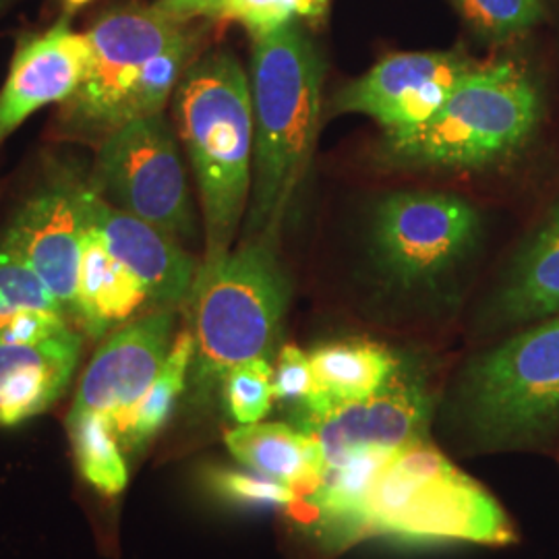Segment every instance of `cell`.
Listing matches in <instances>:
<instances>
[{
  "label": "cell",
  "mask_w": 559,
  "mask_h": 559,
  "mask_svg": "<svg viewBox=\"0 0 559 559\" xmlns=\"http://www.w3.org/2000/svg\"><path fill=\"white\" fill-rule=\"evenodd\" d=\"M253 175L245 240H278L284 214L313 154L323 62L313 40L288 21L253 36Z\"/></svg>",
  "instance_id": "1"
},
{
  "label": "cell",
  "mask_w": 559,
  "mask_h": 559,
  "mask_svg": "<svg viewBox=\"0 0 559 559\" xmlns=\"http://www.w3.org/2000/svg\"><path fill=\"white\" fill-rule=\"evenodd\" d=\"M85 36L87 73L62 102L64 131L85 140L102 141L131 120L164 112L200 52V34L156 4L115 9Z\"/></svg>",
  "instance_id": "2"
},
{
  "label": "cell",
  "mask_w": 559,
  "mask_h": 559,
  "mask_svg": "<svg viewBox=\"0 0 559 559\" xmlns=\"http://www.w3.org/2000/svg\"><path fill=\"white\" fill-rule=\"evenodd\" d=\"M179 135L200 187L203 263L224 258L245 221L253 175L251 83L230 50L195 60L175 90Z\"/></svg>",
  "instance_id": "3"
},
{
  "label": "cell",
  "mask_w": 559,
  "mask_h": 559,
  "mask_svg": "<svg viewBox=\"0 0 559 559\" xmlns=\"http://www.w3.org/2000/svg\"><path fill=\"white\" fill-rule=\"evenodd\" d=\"M290 300L276 242L242 240L216 261H201L185 300L195 342L191 383L205 399L240 362L270 359Z\"/></svg>",
  "instance_id": "4"
},
{
  "label": "cell",
  "mask_w": 559,
  "mask_h": 559,
  "mask_svg": "<svg viewBox=\"0 0 559 559\" xmlns=\"http://www.w3.org/2000/svg\"><path fill=\"white\" fill-rule=\"evenodd\" d=\"M367 537L501 547L516 540V528L500 501L423 440L383 466L342 547Z\"/></svg>",
  "instance_id": "5"
},
{
  "label": "cell",
  "mask_w": 559,
  "mask_h": 559,
  "mask_svg": "<svg viewBox=\"0 0 559 559\" xmlns=\"http://www.w3.org/2000/svg\"><path fill=\"white\" fill-rule=\"evenodd\" d=\"M540 94L514 60L475 64L433 117L385 131V154L419 168H483L510 158L531 140Z\"/></svg>",
  "instance_id": "6"
},
{
  "label": "cell",
  "mask_w": 559,
  "mask_h": 559,
  "mask_svg": "<svg viewBox=\"0 0 559 559\" xmlns=\"http://www.w3.org/2000/svg\"><path fill=\"white\" fill-rule=\"evenodd\" d=\"M462 411L483 450L537 448L559 429V313L468 367Z\"/></svg>",
  "instance_id": "7"
},
{
  "label": "cell",
  "mask_w": 559,
  "mask_h": 559,
  "mask_svg": "<svg viewBox=\"0 0 559 559\" xmlns=\"http://www.w3.org/2000/svg\"><path fill=\"white\" fill-rule=\"evenodd\" d=\"M87 185L110 205L177 240L195 235L187 173L164 112L131 120L106 135Z\"/></svg>",
  "instance_id": "8"
},
{
  "label": "cell",
  "mask_w": 559,
  "mask_h": 559,
  "mask_svg": "<svg viewBox=\"0 0 559 559\" xmlns=\"http://www.w3.org/2000/svg\"><path fill=\"white\" fill-rule=\"evenodd\" d=\"M479 233V212L459 195L404 191L376 207L371 242L388 278L419 286L464 260Z\"/></svg>",
  "instance_id": "9"
},
{
  "label": "cell",
  "mask_w": 559,
  "mask_h": 559,
  "mask_svg": "<svg viewBox=\"0 0 559 559\" xmlns=\"http://www.w3.org/2000/svg\"><path fill=\"white\" fill-rule=\"evenodd\" d=\"M175 323V309H154L112 332L90 360L67 420L104 419L120 443L173 348Z\"/></svg>",
  "instance_id": "10"
},
{
  "label": "cell",
  "mask_w": 559,
  "mask_h": 559,
  "mask_svg": "<svg viewBox=\"0 0 559 559\" xmlns=\"http://www.w3.org/2000/svg\"><path fill=\"white\" fill-rule=\"evenodd\" d=\"M433 400L415 376H402L367 399L293 413V425L320 443L325 466L369 448L399 452L427 438Z\"/></svg>",
  "instance_id": "11"
},
{
  "label": "cell",
  "mask_w": 559,
  "mask_h": 559,
  "mask_svg": "<svg viewBox=\"0 0 559 559\" xmlns=\"http://www.w3.org/2000/svg\"><path fill=\"white\" fill-rule=\"evenodd\" d=\"M475 62L459 50L399 52L340 90L336 112L365 115L385 131L420 124L440 108Z\"/></svg>",
  "instance_id": "12"
},
{
  "label": "cell",
  "mask_w": 559,
  "mask_h": 559,
  "mask_svg": "<svg viewBox=\"0 0 559 559\" xmlns=\"http://www.w3.org/2000/svg\"><path fill=\"white\" fill-rule=\"evenodd\" d=\"M81 187L83 182L69 179L46 185L15 214L0 240L38 274L73 321L85 237Z\"/></svg>",
  "instance_id": "13"
},
{
  "label": "cell",
  "mask_w": 559,
  "mask_h": 559,
  "mask_svg": "<svg viewBox=\"0 0 559 559\" xmlns=\"http://www.w3.org/2000/svg\"><path fill=\"white\" fill-rule=\"evenodd\" d=\"M90 59V40L71 27L69 13L40 36L21 40L0 90V145L44 106L69 100Z\"/></svg>",
  "instance_id": "14"
},
{
  "label": "cell",
  "mask_w": 559,
  "mask_h": 559,
  "mask_svg": "<svg viewBox=\"0 0 559 559\" xmlns=\"http://www.w3.org/2000/svg\"><path fill=\"white\" fill-rule=\"evenodd\" d=\"M81 207L106 249L140 278L156 309H175L187 300L198 263L179 240L102 200L87 182L81 187Z\"/></svg>",
  "instance_id": "15"
},
{
  "label": "cell",
  "mask_w": 559,
  "mask_h": 559,
  "mask_svg": "<svg viewBox=\"0 0 559 559\" xmlns=\"http://www.w3.org/2000/svg\"><path fill=\"white\" fill-rule=\"evenodd\" d=\"M83 338L71 325L32 342H0V427H17L59 402L80 365Z\"/></svg>",
  "instance_id": "16"
},
{
  "label": "cell",
  "mask_w": 559,
  "mask_h": 559,
  "mask_svg": "<svg viewBox=\"0 0 559 559\" xmlns=\"http://www.w3.org/2000/svg\"><path fill=\"white\" fill-rule=\"evenodd\" d=\"M145 305L152 302L140 278L106 249L100 235L85 222L78 280V323L83 332L90 338H102Z\"/></svg>",
  "instance_id": "17"
},
{
  "label": "cell",
  "mask_w": 559,
  "mask_h": 559,
  "mask_svg": "<svg viewBox=\"0 0 559 559\" xmlns=\"http://www.w3.org/2000/svg\"><path fill=\"white\" fill-rule=\"evenodd\" d=\"M224 443L247 471L280 480L302 498L318 487L325 471L320 443L288 423L239 425L224 433Z\"/></svg>",
  "instance_id": "18"
},
{
  "label": "cell",
  "mask_w": 559,
  "mask_h": 559,
  "mask_svg": "<svg viewBox=\"0 0 559 559\" xmlns=\"http://www.w3.org/2000/svg\"><path fill=\"white\" fill-rule=\"evenodd\" d=\"M506 325L535 323L559 313V201L524 242L496 300Z\"/></svg>",
  "instance_id": "19"
},
{
  "label": "cell",
  "mask_w": 559,
  "mask_h": 559,
  "mask_svg": "<svg viewBox=\"0 0 559 559\" xmlns=\"http://www.w3.org/2000/svg\"><path fill=\"white\" fill-rule=\"evenodd\" d=\"M309 357L320 388V399L307 408L373 396L400 371L396 355L369 340L330 342L311 350Z\"/></svg>",
  "instance_id": "20"
},
{
  "label": "cell",
  "mask_w": 559,
  "mask_h": 559,
  "mask_svg": "<svg viewBox=\"0 0 559 559\" xmlns=\"http://www.w3.org/2000/svg\"><path fill=\"white\" fill-rule=\"evenodd\" d=\"M396 452L369 448L350 454L334 466H325L318 487L305 498L321 535L332 547H342L350 524L359 516L383 466Z\"/></svg>",
  "instance_id": "21"
},
{
  "label": "cell",
  "mask_w": 559,
  "mask_h": 559,
  "mask_svg": "<svg viewBox=\"0 0 559 559\" xmlns=\"http://www.w3.org/2000/svg\"><path fill=\"white\" fill-rule=\"evenodd\" d=\"M69 318L38 274L0 242V342L48 338Z\"/></svg>",
  "instance_id": "22"
},
{
  "label": "cell",
  "mask_w": 559,
  "mask_h": 559,
  "mask_svg": "<svg viewBox=\"0 0 559 559\" xmlns=\"http://www.w3.org/2000/svg\"><path fill=\"white\" fill-rule=\"evenodd\" d=\"M193 357L195 342L189 330H182L173 342V348L162 365L158 378L141 400L127 429L120 436V450L124 459H131L133 454L141 452L173 417L180 394L187 388Z\"/></svg>",
  "instance_id": "23"
},
{
  "label": "cell",
  "mask_w": 559,
  "mask_h": 559,
  "mask_svg": "<svg viewBox=\"0 0 559 559\" xmlns=\"http://www.w3.org/2000/svg\"><path fill=\"white\" fill-rule=\"evenodd\" d=\"M81 477L104 496H117L129 480L127 459L115 429L98 417L67 420Z\"/></svg>",
  "instance_id": "24"
},
{
  "label": "cell",
  "mask_w": 559,
  "mask_h": 559,
  "mask_svg": "<svg viewBox=\"0 0 559 559\" xmlns=\"http://www.w3.org/2000/svg\"><path fill=\"white\" fill-rule=\"evenodd\" d=\"M207 483L216 496L249 508L280 510L290 516L307 520V503L299 491L280 483L261 477L253 471H230L214 468L207 475Z\"/></svg>",
  "instance_id": "25"
},
{
  "label": "cell",
  "mask_w": 559,
  "mask_h": 559,
  "mask_svg": "<svg viewBox=\"0 0 559 559\" xmlns=\"http://www.w3.org/2000/svg\"><path fill=\"white\" fill-rule=\"evenodd\" d=\"M460 15L483 38L493 41L524 36L545 20L543 0H452Z\"/></svg>",
  "instance_id": "26"
},
{
  "label": "cell",
  "mask_w": 559,
  "mask_h": 559,
  "mask_svg": "<svg viewBox=\"0 0 559 559\" xmlns=\"http://www.w3.org/2000/svg\"><path fill=\"white\" fill-rule=\"evenodd\" d=\"M228 415L239 425L261 423L274 406V365L270 359L240 362L221 385Z\"/></svg>",
  "instance_id": "27"
},
{
  "label": "cell",
  "mask_w": 559,
  "mask_h": 559,
  "mask_svg": "<svg viewBox=\"0 0 559 559\" xmlns=\"http://www.w3.org/2000/svg\"><path fill=\"white\" fill-rule=\"evenodd\" d=\"M328 0H226L222 20L237 21L251 36L272 32L299 17H320Z\"/></svg>",
  "instance_id": "28"
},
{
  "label": "cell",
  "mask_w": 559,
  "mask_h": 559,
  "mask_svg": "<svg viewBox=\"0 0 559 559\" xmlns=\"http://www.w3.org/2000/svg\"><path fill=\"white\" fill-rule=\"evenodd\" d=\"M274 399L295 411L311 406L320 399V388L313 373L309 353L299 346L286 344L278 353L274 365Z\"/></svg>",
  "instance_id": "29"
},
{
  "label": "cell",
  "mask_w": 559,
  "mask_h": 559,
  "mask_svg": "<svg viewBox=\"0 0 559 559\" xmlns=\"http://www.w3.org/2000/svg\"><path fill=\"white\" fill-rule=\"evenodd\" d=\"M166 15L191 23L193 20H222L226 0H156L154 2Z\"/></svg>",
  "instance_id": "30"
},
{
  "label": "cell",
  "mask_w": 559,
  "mask_h": 559,
  "mask_svg": "<svg viewBox=\"0 0 559 559\" xmlns=\"http://www.w3.org/2000/svg\"><path fill=\"white\" fill-rule=\"evenodd\" d=\"M67 2H69V7H81V4H85L90 0H67Z\"/></svg>",
  "instance_id": "31"
},
{
  "label": "cell",
  "mask_w": 559,
  "mask_h": 559,
  "mask_svg": "<svg viewBox=\"0 0 559 559\" xmlns=\"http://www.w3.org/2000/svg\"><path fill=\"white\" fill-rule=\"evenodd\" d=\"M0 7H2V0H0Z\"/></svg>",
  "instance_id": "32"
}]
</instances>
